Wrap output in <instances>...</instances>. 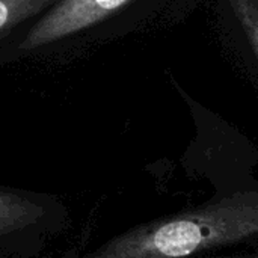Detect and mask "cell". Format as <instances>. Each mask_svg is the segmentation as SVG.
<instances>
[{
	"mask_svg": "<svg viewBox=\"0 0 258 258\" xmlns=\"http://www.w3.org/2000/svg\"><path fill=\"white\" fill-rule=\"evenodd\" d=\"M258 243V186L135 225L98 248L63 258H204Z\"/></svg>",
	"mask_w": 258,
	"mask_h": 258,
	"instance_id": "1",
	"label": "cell"
},
{
	"mask_svg": "<svg viewBox=\"0 0 258 258\" xmlns=\"http://www.w3.org/2000/svg\"><path fill=\"white\" fill-rule=\"evenodd\" d=\"M68 224L56 195L0 186V258H35Z\"/></svg>",
	"mask_w": 258,
	"mask_h": 258,
	"instance_id": "2",
	"label": "cell"
},
{
	"mask_svg": "<svg viewBox=\"0 0 258 258\" xmlns=\"http://www.w3.org/2000/svg\"><path fill=\"white\" fill-rule=\"evenodd\" d=\"M133 0H57L29 29L21 48L33 50L76 35L115 14Z\"/></svg>",
	"mask_w": 258,
	"mask_h": 258,
	"instance_id": "3",
	"label": "cell"
},
{
	"mask_svg": "<svg viewBox=\"0 0 258 258\" xmlns=\"http://www.w3.org/2000/svg\"><path fill=\"white\" fill-rule=\"evenodd\" d=\"M57 0H0V35L45 12Z\"/></svg>",
	"mask_w": 258,
	"mask_h": 258,
	"instance_id": "4",
	"label": "cell"
},
{
	"mask_svg": "<svg viewBox=\"0 0 258 258\" xmlns=\"http://www.w3.org/2000/svg\"><path fill=\"white\" fill-rule=\"evenodd\" d=\"M258 57V0H227Z\"/></svg>",
	"mask_w": 258,
	"mask_h": 258,
	"instance_id": "5",
	"label": "cell"
},
{
	"mask_svg": "<svg viewBox=\"0 0 258 258\" xmlns=\"http://www.w3.org/2000/svg\"><path fill=\"white\" fill-rule=\"evenodd\" d=\"M204 258H258V249L249 252H239V254H230V255H210Z\"/></svg>",
	"mask_w": 258,
	"mask_h": 258,
	"instance_id": "6",
	"label": "cell"
}]
</instances>
